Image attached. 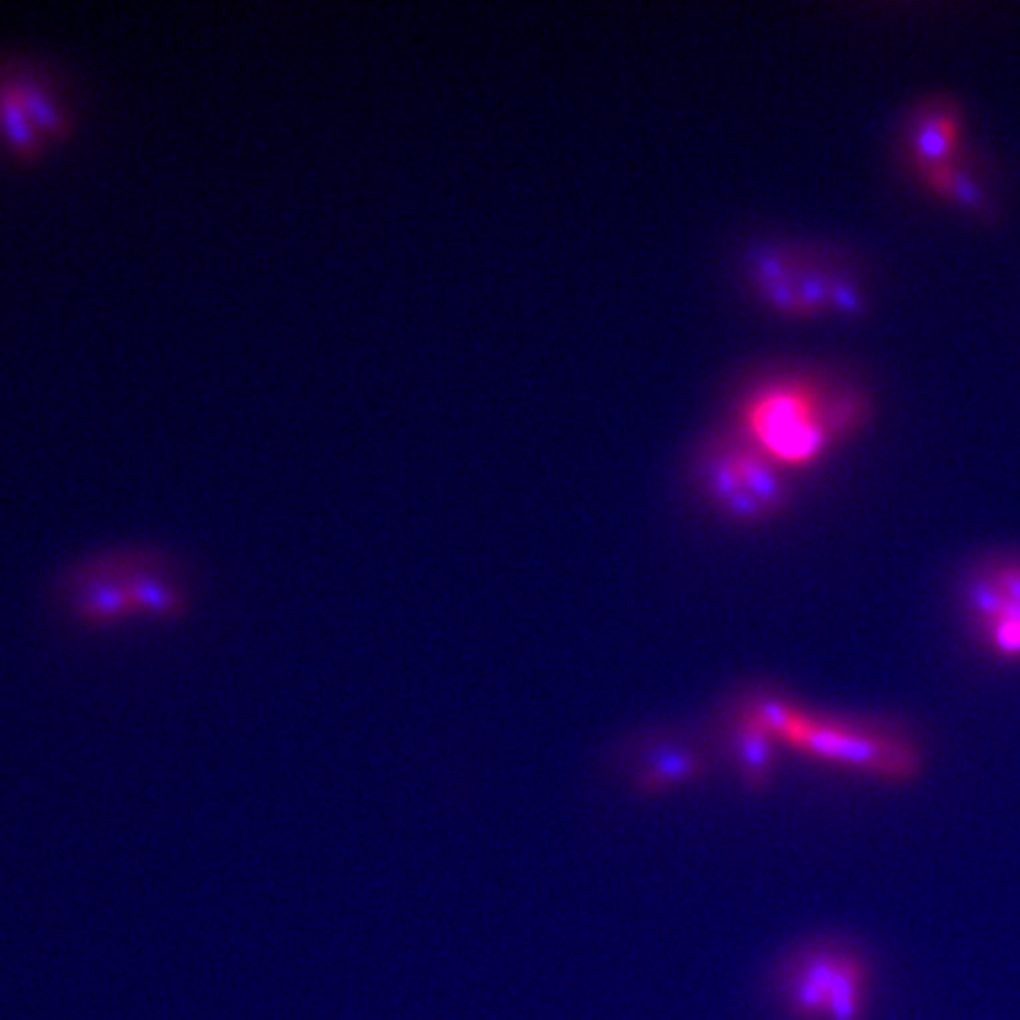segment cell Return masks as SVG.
Wrapping results in <instances>:
<instances>
[{
  "label": "cell",
  "mask_w": 1020,
  "mask_h": 1020,
  "mask_svg": "<svg viewBox=\"0 0 1020 1020\" xmlns=\"http://www.w3.org/2000/svg\"><path fill=\"white\" fill-rule=\"evenodd\" d=\"M48 605L78 634L185 624L197 605V581L177 551L151 541H116L62 563L48 581Z\"/></svg>",
  "instance_id": "obj_1"
},
{
  "label": "cell",
  "mask_w": 1020,
  "mask_h": 1020,
  "mask_svg": "<svg viewBox=\"0 0 1020 1020\" xmlns=\"http://www.w3.org/2000/svg\"><path fill=\"white\" fill-rule=\"evenodd\" d=\"M739 700L773 733L779 747L803 759L888 785H905L924 773V749L893 723L822 714L761 690H751Z\"/></svg>",
  "instance_id": "obj_2"
},
{
  "label": "cell",
  "mask_w": 1020,
  "mask_h": 1020,
  "mask_svg": "<svg viewBox=\"0 0 1020 1020\" xmlns=\"http://www.w3.org/2000/svg\"><path fill=\"white\" fill-rule=\"evenodd\" d=\"M81 114L78 81L60 58L29 46L0 48V161H44L78 133Z\"/></svg>",
  "instance_id": "obj_3"
},
{
  "label": "cell",
  "mask_w": 1020,
  "mask_h": 1020,
  "mask_svg": "<svg viewBox=\"0 0 1020 1020\" xmlns=\"http://www.w3.org/2000/svg\"><path fill=\"white\" fill-rule=\"evenodd\" d=\"M864 416L850 390L815 381H775L745 404L742 430L753 450L779 468H806L829 454Z\"/></svg>",
  "instance_id": "obj_4"
},
{
  "label": "cell",
  "mask_w": 1020,
  "mask_h": 1020,
  "mask_svg": "<svg viewBox=\"0 0 1020 1020\" xmlns=\"http://www.w3.org/2000/svg\"><path fill=\"white\" fill-rule=\"evenodd\" d=\"M704 489L728 518L739 523L773 518L787 501L782 468L747 442L709 458Z\"/></svg>",
  "instance_id": "obj_5"
},
{
  "label": "cell",
  "mask_w": 1020,
  "mask_h": 1020,
  "mask_svg": "<svg viewBox=\"0 0 1020 1020\" xmlns=\"http://www.w3.org/2000/svg\"><path fill=\"white\" fill-rule=\"evenodd\" d=\"M961 116L947 105H929L910 128V153L926 185L947 201L985 211V192L959 163Z\"/></svg>",
  "instance_id": "obj_6"
},
{
  "label": "cell",
  "mask_w": 1020,
  "mask_h": 1020,
  "mask_svg": "<svg viewBox=\"0 0 1020 1020\" xmlns=\"http://www.w3.org/2000/svg\"><path fill=\"white\" fill-rule=\"evenodd\" d=\"M844 953V943L815 941L789 955L779 973V987L796 1020H827L832 985Z\"/></svg>",
  "instance_id": "obj_7"
},
{
  "label": "cell",
  "mask_w": 1020,
  "mask_h": 1020,
  "mask_svg": "<svg viewBox=\"0 0 1020 1020\" xmlns=\"http://www.w3.org/2000/svg\"><path fill=\"white\" fill-rule=\"evenodd\" d=\"M711 771L706 753L686 739L662 737L640 747L634 767V787L640 796H660L704 777Z\"/></svg>",
  "instance_id": "obj_8"
},
{
  "label": "cell",
  "mask_w": 1020,
  "mask_h": 1020,
  "mask_svg": "<svg viewBox=\"0 0 1020 1020\" xmlns=\"http://www.w3.org/2000/svg\"><path fill=\"white\" fill-rule=\"evenodd\" d=\"M723 742L725 753L735 761L737 775L751 791H765L771 787L779 745L742 700H735L723 718Z\"/></svg>",
  "instance_id": "obj_9"
},
{
  "label": "cell",
  "mask_w": 1020,
  "mask_h": 1020,
  "mask_svg": "<svg viewBox=\"0 0 1020 1020\" xmlns=\"http://www.w3.org/2000/svg\"><path fill=\"white\" fill-rule=\"evenodd\" d=\"M870 963L856 947L846 945L832 985L827 1020H864L870 992Z\"/></svg>",
  "instance_id": "obj_10"
},
{
  "label": "cell",
  "mask_w": 1020,
  "mask_h": 1020,
  "mask_svg": "<svg viewBox=\"0 0 1020 1020\" xmlns=\"http://www.w3.org/2000/svg\"><path fill=\"white\" fill-rule=\"evenodd\" d=\"M985 569L1001 593L1020 607V557H995V561L985 563Z\"/></svg>",
  "instance_id": "obj_11"
}]
</instances>
